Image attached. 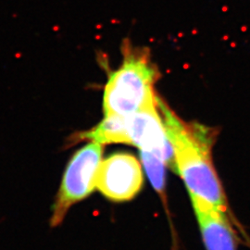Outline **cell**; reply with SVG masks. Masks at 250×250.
<instances>
[{"label":"cell","mask_w":250,"mask_h":250,"mask_svg":"<svg viewBox=\"0 0 250 250\" xmlns=\"http://www.w3.org/2000/svg\"><path fill=\"white\" fill-rule=\"evenodd\" d=\"M140 155L150 183L158 192L162 193L165 186V166L167 164L151 153L140 151Z\"/></svg>","instance_id":"cell-7"},{"label":"cell","mask_w":250,"mask_h":250,"mask_svg":"<svg viewBox=\"0 0 250 250\" xmlns=\"http://www.w3.org/2000/svg\"><path fill=\"white\" fill-rule=\"evenodd\" d=\"M102 153V144L90 142L72 156L64 172L53 208L51 226L60 224L69 208L87 197L96 188Z\"/></svg>","instance_id":"cell-3"},{"label":"cell","mask_w":250,"mask_h":250,"mask_svg":"<svg viewBox=\"0 0 250 250\" xmlns=\"http://www.w3.org/2000/svg\"><path fill=\"white\" fill-rule=\"evenodd\" d=\"M157 71L148 56L138 50H127L123 61L110 73L103 94V111L108 115H131L156 106Z\"/></svg>","instance_id":"cell-2"},{"label":"cell","mask_w":250,"mask_h":250,"mask_svg":"<svg viewBox=\"0 0 250 250\" xmlns=\"http://www.w3.org/2000/svg\"><path fill=\"white\" fill-rule=\"evenodd\" d=\"M206 250H236L235 233L226 216V210L201 200L191 198Z\"/></svg>","instance_id":"cell-6"},{"label":"cell","mask_w":250,"mask_h":250,"mask_svg":"<svg viewBox=\"0 0 250 250\" xmlns=\"http://www.w3.org/2000/svg\"><path fill=\"white\" fill-rule=\"evenodd\" d=\"M144 182L142 167L133 155L115 153L101 161L96 187L113 202L133 199L140 192Z\"/></svg>","instance_id":"cell-4"},{"label":"cell","mask_w":250,"mask_h":250,"mask_svg":"<svg viewBox=\"0 0 250 250\" xmlns=\"http://www.w3.org/2000/svg\"><path fill=\"white\" fill-rule=\"evenodd\" d=\"M159 106L172 147L173 162L190 197L226 210L225 194L212 160V131L183 122L161 100Z\"/></svg>","instance_id":"cell-1"},{"label":"cell","mask_w":250,"mask_h":250,"mask_svg":"<svg viewBox=\"0 0 250 250\" xmlns=\"http://www.w3.org/2000/svg\"><path fill=\"white\" fill-rule=\"evenodd\" d=\"M126 115L128 144L140 151L155 155L166 164L173 161L172 147L168 137L166 126L159 106Z\"/></svg>","instance_id":"cell-5"}]
</instances>
